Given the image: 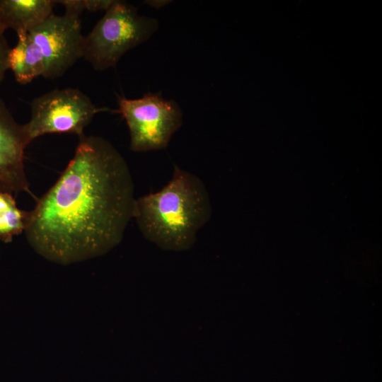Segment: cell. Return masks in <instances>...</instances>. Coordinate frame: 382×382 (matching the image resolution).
<instances>
[{
  "instance_id": "6da1fadb",
  "label": "cell",
  "mask_w": 382,
  "mask_h": 382,
  "mask_svg": "<svg viewBox=\"0 0 382 382\" xmlns=\"http://www.w3.org/2000/svg\"><path fill=\"white\" fill-rule=\"evenodd\" d=\"M79 139L57 181L29 212L24 231L38 253L62 264L100 256L117 245L136 199L129 168L115 146L100 137Z\"/></svg>"
},
{
  "instance_id": "7a4b0ae2",
  "label": "cell",
  "mask_w": 382,
  "mask_h": 382,
  "mask_svg": "<svg viewBox=\"0 0 382 382\" xmlns=\"http://www.w3.org/2000/svg\"><path fill=\"white\" fill-rule=\"evenodd\" d=\"M211 215L209 195L202 180L175 166L162 189L135 199L132 219L150 242L163 250L183 251L192 247Z\"/></svg>"
},
{
  "instance_id": "3957f363",
  "label": "cell",
  "mask_w": 382,
  "mask_h": 382,
  "mask_svg": "<svg viewBox=\"0 0 382 382\" xmlns=\"http://www.w3.org/2000/svg\"><path fill=\"white\" fill-rule=\"evenodd\" d=\"M158 28L157 19L139 14L129 3L114 1L83 37L82 58L97 71L114 67L127 51L146 41Z\"/></svg>"
},
{
  "instance_id": "277c9868",
  "label": "cell",
  "mask_w": 382,
  "mask_h": 382,
  "mask_svg": "<svg viewBox=\"0 0 382 382\" xmlns=\"http://www.w3.org/2000/svg\"><path fill=\"white\" fill-rule=\"evenodd\" d=\"M120 112L130 135V149L144 152L166 149L173 134L181 127L183 113L173 100L160 93H147L141 98L118 99Z\"/></svg>"
},
{
  "instance_id": "5b68a950",
  "label": "cell",
  "mask_w": 382,
  "mask_h": 382,
  "mask_svg": "<svg viewBox=\"0 0 382 382\" xmlns=\"http://www.w3.org/2000/svg\"><path fill=\"white\" fill-rule=\"evenodd\" d=\"M30 106V120L23 125L30 142L47 134H74L80 138L100 111L88 96L72 88L45 93L35 98Z\"/></svg>"
},
{
  "instance_id": "8992f818",
  "label": "cell",
  "mask_w": 382,
  "mask_h": 382,
  "mask_svg": "<svg viewBox=\"0 0 382 382\" xmlns=\"http://www.w3.org/2000/svg\"><path fill=\"white\" fill-rule=\"evenodd\" d=\"M28 35L43 57L45 78L62 76L82 58L84 36L77 15L65 12L58 16L52 13Z\"/></svg>"
},
{
  "instance_id": "52a82bcc",
  "label": "cell",
  "mask_w": 382,
  "mask_h": 382,
  "mask_svg": "<svg viewBox=\"0 0 382 382\" xmlns=\"http://www.w3.org/2000/svg\"><path fill=\"white\" fill-rule=\"evenodd\" d=\"M24 126L18 124L0 99V189L30 192L24 168V151L30 144Z\"/></svg>"
},
{
  "instance_id": "ba28073f",
  "label": "cell",
  "mask_w": 382,
  "mask_h": 382,
  "mask_svg": "<svg viewBox=\"0 0 382 382\" xmlns=\"http://www.w3.org/2000/svg\"><path fill=\"white\" fill-rule=\"evenodd\" d=\"M55 1L0 0V30L27 33L52 13Z\"/></svg>"
},
{
  "instance_id": "9c48e42d",
  "label": "cell",
  "mask_w": 382,
  "mask_h": 382,
  "mask_svg": "<svg viewBox=\"0 0 382 382\" xmlns=\"http://www.w3.org/2000/svg\"><path fill=\"white\" fill-rule=\"evenodd\" d=\"M17 36L18 42L14 47L10 49L8 55V69L13 71L19 83L27 84L36 77L43 76L45 62L28 33Z\"/></svg>"
},
{
  "instance_id": "30bf717a",
  "label": "cell",
  "mask_w": 382,
  "mask_h": 382,
  "mask_svg": "<svg viewBox=\"0 0 382 382\" xmlns=\"http://www.w3.org/2000/svg\"><path fill=\"white\" fill-rule=\"evenodd\" d=\"M29 212L16 206L11 194L0 191V240L11 242L13 237L25 231Z\"/></svg>"
},
{
  "instance_id": "8fae6325",
  "label": "cell",
  "mask_w": 382,
  "mask_h": 382,
  "mask_svg": "<svg viewBox=\"0 0 382 382\" xmlns=\"http://www.w3.org/2000/svg\"><path fill=\"white\" fill-rule=\"evenodd\" d=\"M10 49L4 37V32L0 30V83L8 69V55Z\"/></svg>"
},
{
  "instance_id": "7c38bea8",
  "label": "cell",
  "mask_w": 382,
  "mask_h": 382,
  "mask_svg": "<svg viewBox=\"0 0 382 382\" xmlns=\"http://www.w3.org/2000/svg\"><path fill=\"white\" fill-rule=\"evenodd\" d=\"M114 0H84L85 10L90 11H107Z\"/></svg>"
},
{
  "instance_id": "4fadbf2b",
  "label": "cell",
  "mask_w": 382,
  "mask_h": 382,
  "mask_svg": "<svg viewBox=\"0 0 382 382\" xmlns=\"http://www.w3.org/2000/svg\"><path fill=\"white\" fill-rule=\"evenodd\" d=\"M170 1L167 0H150V1H146L145 4L149 5L150 6L158 9L160 8L163 7L164 6L169 4Z\"/></svg>"
}]
</instances>
